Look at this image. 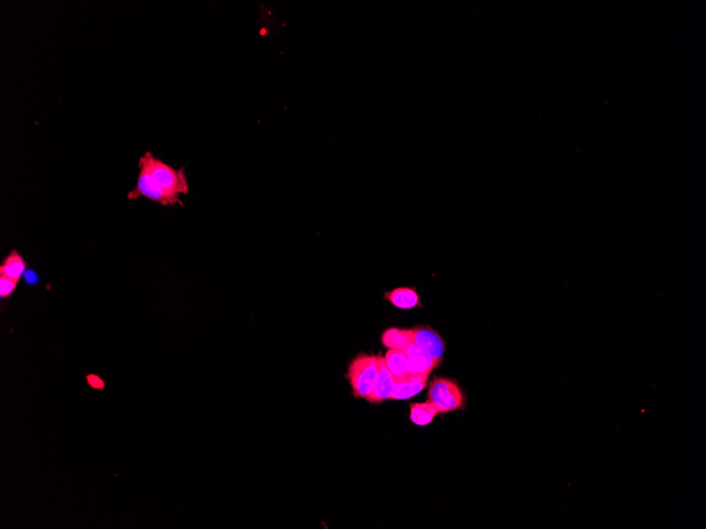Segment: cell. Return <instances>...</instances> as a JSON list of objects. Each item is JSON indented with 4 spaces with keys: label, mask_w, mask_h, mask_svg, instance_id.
<instances>
[{
    "label": "cell",
    "mask_w": 706,
    "mask_h": 529,
    "mask_svg": "<svg viewBox=\"0 0 706 529\" xmlns=\"http://www.w3.org/2000/svg\"><path fill=\"white\" fill-rule=\"evenodd\" d=\"M139 165L147 169L158 186L161 187L175 201H178L180 205H184L180 200V195H187L189 191L184 167L180 169H173L169 164L155 157L151 151L140 157Z\"/></svg>",
    "instance_id": "obj_1"
},
{
    "label": "cell",
    "mask_w": 706,
    "mask_h": 529,
    "mask_svg": "<svg viewBox=\"0 0 706 529\" xmlns=\"http://www.w3.org/2000/svg\"><path fill=\"white\" fill-rule=\"evenodd\" d=\"M379 375L378 356L361 353L350 361L346 373L353 396L368 401Z\"/></svg>",
    "instance_id": "obj_2"
},
{
    "label": "cell",
    "mask_w": 706,
    "mask_h": 529,
    "mask_svg": "<svg viewBox=\"0 0 706 529\" xmlns=\"http://www.w3.org/2000/svg\"><path fill=\"white\" fill-rule=\"evenodd\" d=\"M428 403L435 405L439 413H448L464 408L466 397L456 381L436 377L430 381Z\"/></svg>",
    "instance_id": "obj_3"
},
{
    "label": "cell",
    "mask_w": 706,
    "mask_h": 529,
    "mask_svg": "<svg viewBox=\"0 0 706 529\" xmlns=\"http://www.w3.org/2000/svg\"><path fill=\"white\" fill-rule=\"evenodd\" d=\"M139 169L137 186L133 191H129L127 199L137 200L139 198L144 197L153 202L159 203L162 206L180 204L178 201H175L171 195H167L161 187L158 186L157 183L151 177V173L144 166L139 165Z\"/></svg>",
    "instance_id": "obj_4"
},
{
    "label": "cell",
    "mask_w": 706,
    "mask_h": 529,
    "mask_svg": "<svg viewBox=\"0 0 706 529\" xmlns=\"http://www.w3.org/2000/svg\"><path fill=\"white\" fill-rule=\"evenodd\" d=\"M404 351L408 356V379L410 381H428L432 371L440 365L416 343H410Z\"/></svg>",
    "instance_id": "obj_5"
},
{
    "label": "cell",
    "mask_w": 706,
    "mask_h": 529,
    "mask_svg": "<svg viewBox=\"0 0 706 529\" xmlns=\"http://www.w3.org/2000/svg\"><path fill=\"white\" fill-rule=\"evenodd\" d=\"M410 334L414 343L430 353L435 360L441 363L446 352V343L436 331L432 330V327H417L410 329Z\"/></svg>",
    "instance_id": "obj_6"
},
{
    "label": "cell",
    "mask_w": 706,
    "mask_h": 529,
    "mask_svg": "<svg viewBox=\"0 0 706 529\" xmlns=\"http://www.w3.org/2000/svg\"><path fill=\"white\" fill-rule=\"evenodd\" d=\"M379 375L376 379V386L372 395L369 397V403L372 404H381L383 401L390 398L392 390H394V381L392 373L387 368L384 357L378 356Z\"/></svg>",
    "instance_id": "obj_7"
},
{
    "label": "cell",
    "mask_w": 706,
    "mask_h": 529,
    "mask_svg": "<svg viewBox=\"0 0 706 529\" xmlns=\"http://www.w3.org/2000/svg\"><path fill=\"white\" fill-rule=\"evenodd\" d=\"M384 358L387 368L394 377V384L408 378V356L404 350H388Z\"/></svg>",
    "instance_id": "obj_8"
},
{
    "label": "cell",
    "mask_w": 706,
    "mask_h": 529,
    "mask_svg": "<svg viewBox=\"0 0 706 529\" xmlns=\"http://www.w3.org/2000/svg\"><path fill=\"white\" fill-rule=\"evenodd\" d=\"M384 297L394 307L401 309H412L420 305L416 289L410 287H398L392 289L388 293H385Z\"/></svg>",
    "instance_id": "obj_9"
},
{
    "label": "cell",
    "mask_w": 706,
    "mask_h": 529,
    "mask_svg": "<svg viewBox=\"0 0 706 529\" xmlns=\"http://www.w3.org/2000/svg\"><path fill=\"white\" fill-rule=\"evenodd\" d=\"M26 269H27V263H26L25 259L19 251L13 249L6 257L3 264L0 267V276L21 280V277L25 275Z\"/></svg>",
    "instance_id": "obj_10"
},
{
    "label": "cell",
    "mask_w": 706,
    "mask_h": 529,
    "mask_svg": "<svg viewBox=\"0 0 706 529\" xmlns=\"http://www.w3.org/2000/svg\"><path fill=\"white\" fill-rule=\"evenodd\" d=\"M412 340L410 330H400L397 327L387 329L382 335V343L388 350H405Z\"/></svg>",
    "instance_id": "obj_11"
},
{
    "label": "cell",
    "mask_w": 706,
    "mask_h": 529,
    "mask_svg": "<svg viewBox=\"0 0 706 529\" xmlns=\"http://www.w3.org/2000/svg\"><path fill=\"white\" fill-rule=\"evenodd\" d=\"M426 385H428V381H410V379L396 383L390 399L402 401V399L412 398V396L424 390L426 388Z\"/></svg>",
    "instance_id": "obj_12"
},
{
    "label": "cell",
    "mask_w": 706,
    "mask_h": 529,
    "mask_svg": "<svg viewBox=\"0 0 706 529\" xmlns=\"http://www.w3.org/2000/svg\"><path fill=\"white\" fill-rule=\"evenodd\" d=\"M410 421L418 426H426L432 422V419L438 414L435 405L430 403H422V404H410Z\"/></svg>",
    "instance_id": "obj_13"
},
{
    "label": "cell",
    "mask_w": 706,
    "mask_h": 529,
    "mask_svg": "<svg viewBox=\"0 0 706 529\" xmlns=\"http://www.w3.org/2000/svg\"><path fill=\"white\" fill-rule=\"evenodd\" d=\"M19 281L8 278V277L0 276V297L3 299L11 296L19 285Z\"/></svg>",
    "instance_id": "obj_14"
},
{
    "label": "cell",
    "mask_w": 706,
    "mask_h": 529,
    "mask_svg": "<svg viewBox=\"0 0 706 529\" xmlns=\"http://www.w3.org/2000/svg\"><path fill=\"white\" fill-rule=\"evenodd\" d=\"M86 381H87L88 385L95 390H103L105 388V381L97 375L88 374L86 376Z\"/></svg>",
    "instance_id": "obj_15"
},
{
    "label": "cell",
    "mask_w": 706,
    "mask_h": 529,
    "mask_svg": "<svg viewBox=\"0 0 706 529\" xmlns=\"http://www.w3.org/2000/svg\"><path fill=\"white\" fill-rule=\"evenodd\" d=\"M23 279H25L26 283L29 285H35L39 282V277L37 275V271H32V269H28L26 271L25 275H23Z\"/></svg>",
    "instance_id": "obj_16"
}]
</instances>
